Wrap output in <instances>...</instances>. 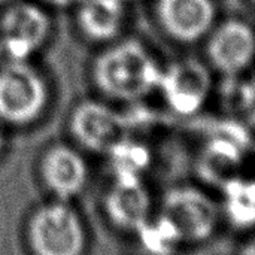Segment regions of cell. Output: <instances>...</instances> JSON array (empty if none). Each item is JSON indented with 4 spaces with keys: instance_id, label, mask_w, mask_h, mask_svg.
Listing matches in <instances>:
<instances>
[{
    "instance_id": "52a82bcc",
    "label": "cell",
    "mask_w": 255,
    "mask_h": 255,
    "mask_svg": "<svg viewBox=\"0 0 255 255\" xmlns=\"http://www.w3.org/2000/svg\"><path fill=\"white\" fill-rule=\"evenodd\" d=\"M206 54L224 75H238L255 60V31L242 19H229L211 30Z\"/></svg>"
},
{
    "instance_id": "603a6c76",
    "label": "cell",
    "mask_w": 255,
    "mask_h": 255,
    "mask_svg": "<svg viewBox=\"0 0 255 255\" xmlns=\"http://www.w3.org/2000/svg\"><path fill=\"white\" fill-rule=\"evenodd\" d=\"M253 1H254V3H255V0H253Z\"/></svg>"
},
{
    "instance_id": "5bb4252c",
    "label": "cell",
    "mask_w": 255,
    "mask_h": 255,
    "mask_svg": "<svg viewBox=\"0 0 255 255\" xmlns=\"http://www.w3.org/2000/svg\"><path fill=\"white\" fill-rule=\"evenodd\" d=\"M108 155L114 178H143L151 164V152L146 145L126 136L108 151Z\"/></svg>"
},
{
    "instance_id": "2e32d148",
    "label": "cell",
    "mask_w": 255,
    "mask_h": 255,
    "mask_svg": "<svg viewBox=\"0 0 255 255\" xmlns=\"http://www.w3.org/2000/svg\"><path fill=\"white\" fill-rule=\"evenodd\" d=\"M239 108L245 120L255 127V73L245 79L239 88Z\"/></svg>"
},
{
    "instance_id": "9a60e30c",
    "label": "cell",
    "mask_w": 255,
    "mask_h": 255,
    "mask_svg": "<svg viewBox=\"0 0 255 255\" xmlns=\"http://www.w3.org/2000/svg\"><path fill=\"white\" fill-rule=\"evenodd\" d=\"M134 235H137L142 250L148 255H175L184 247L178 233L158 214Z\"/></svg>"
},
{
    "instance_id": "8992f818",
    "label": "cell",
    "mask_w": 255,
    "mask_h": 255,
    "mask_svg": "<svg viewBox=\"0 0 255 255\" xmlns=\"http://www.w3.org/2000/svg\"><path fill=\"white\" fill-rule=\"evenodd\" d=\"M49 18L31 3L12 4L0 21V45L9 60L25 61L48 39Z\"/></svg>"
},
{
    "instance_id": "7a4b0ae2",
    "label": "cell",
    "mask_w": 255,
    "mask_h": 255,
    "mask_svg": "<svg viewBox=\"0 0 255 255\" xmlns=\"http://www.w3.org/2000/svg\"><path fill=\"white\" fill-rule=\"evenodd\" d=\"M157 214L172 226L184 245L211 239L221 218L220 205L208 193L194 187H178L167 191Z\"/></svg>"
},
{
    "instance_id": "ba28073f",
    "label": "cell",
    "mask_w": 255,
    "mask_h": 255,
    "mask_svg": "<svg viewBox=\"0 0 255 255\" xmlns=\"http://www.w3.org/2000/svg\"><path fill=\"white\" fill-rule=\"evenodd\" d=\"M155 15L172 39L191 43L211 33L217 7L214 0H157Z\"/></svg>"
},
{
    "instance_id": "7402d4cb",
    "label": "cell",
    "mask_w": 255,
    "mask_h": 255,
    "mask_svg": "<svg viewBox=\"0 0 255 255\" xmlns=\"http://www.w3.org/2000/svg\"><path fill=\"white\" fill-rule=\"evenodd\" d=\"M123 1H124V3H126V1H131V0H123Z\"/></svg>"
},
{
    "instance_id": "ffe728a7",
    "label": "cell",
    "mask_w": 255,
    "mask_h": 255,
    "mask_svg": "<svg viewBox=\"0 0 255 255\" xmlns=\"http://www.w3.org/2000/svg\"><path fill=\"white\" fill-rule=\"evenodd\" d=\"M3 1H9V0H0V3H3Z\"/></svg>"
},
{
    "instance_id": "d6986e66",
    "label": "cell",
    "mask_w": 255,
    "mask_h": 255,
    "mask_svg": "<svg viewBox=\"0 0 255 255\" xmlns=\"http://www.w3.org/2000/svg\"><path fill=\"white\" fill-rule=\"evenodd\" d=\"M253 151L255 152V143H253Z\"/></svg>"
},
{
    "instance_id": "e0dca14e",
    "label": "cell",
    "mask_w": 255,
    "mask_h": 255,
    "mask_svg": "<svg viewBox=\"0 0 255 255\" xmlns=\"http://www.w3.org/2000/svg\"><path fill=\"white\" fill-rule=\"evenodd\" d=\"M239 255H255V235L251 236L250 241H247V244L242 247Z\"/></svg>"
},
{
    "instance_id": "5b68a950",
    "label": "cell",
    "mask_w": 255,
    "mask_h": 255,
    "mask_svg": "<svg viewBox=\"0 0 255 255\" xmlns=\"http://www.w3.org/2000/svg\"><path fill=\"white\" fill-rule=\"evenodd\" d=\"M157 90L175 114L191 117L206 105L212 91V76L202 61L182 58L161 70Z\"/></svg>"
},
{
    "instance_id": "4fadbf2b",
    "label": "cell",
    "mask_w": 255,
    "mask_h": 255,
    "mask_svg": "<svg viewBox=\"0 0 255 255\" xmlns=\"http://www.w3.org/2000/svg\"><path fill=\"white\" fill-rule=\"evenodd\" d=\"M221 217L233 227L251 230L255 227V178L238 175L221 187Z\"/></svg>"
},
{
    "instance_id": "7c38bea8",
    "label": "cell",
    "mask_w": 255,
    "mask_h": 255,
    "mask_svg": "<svg viewBox=\"0 0 255 255\" xmlns=\"http://www.w3.org/2000/svg\"><path fill=\"white\" fill-rule=\"evenodd\" d=\"M78 22L82 33L94 42H109L124 24L123 0H81Z\"/></svg>"
},
{
    "instance_id": "277c9868",
    "label": "cell",
    "mask_w": 255,
    "mask_h": 255,
    "mask_svg": "<svg viewBox=\"0 0 255 255\" xmlns=\"http://www.w3.org/2000/svg\"><path fill=\"white\" fill-rule=\"evenodd\" d=\"M30 241L37 255H82L85 230L73 209L57 203L42 208L33 217Z\"/></svg>"
},
{
    "instance_id": "44dd1931",
    "label": "cell",
    "mask_w": 255,
    "mask_h": 255,
    "mask_svg": "<svg viewBox=\"0 0 255 255\" xmlns=\"http://www.w3.org/2000/svg\"><path fill=\"white\" fill-rule=\"evenodd\" d=\"M0 148H1V136H0Z\"/></svg>"
},
{
    "instance_id": "ac0fdd59",
    "label": "cell",
    "mask_w": 255,
    "mask_h": 255,
    "mask_svg": "<svg viewBox=\"0 0 255 255\" xmlns=\"http://www.w3.org/2000/svg\"><path fill=\"white\" fill-rule=\"evenodd\" d=\"M46 1L54 6H70V4L79 3L81 0H46Z\"/></svg>"
},
{
    "instance_id": "3957f363",
    "label": "cell",
    "mask_w": 255,
    "mask_h": 255,
    "mask_svg": "<svg viewBox=\"0 0 255 255\" xmlns=\"http://www.w3.org/2000/svg\"><path fill=\"white\" fill-rule=\"evenodd\" d=\"M48 102L43 78L25 61L9 60L0 67V118L10 124L34 121Z\"/></svg>"
},
{
    "instance_id": "30bf717a",
    "label": "cell",
    "mask_w": 255,
    "mask_h": 255,
    "mask_svg": "<svg viewBox=\"0 0 255 255\" xmlns=\"http://www.w3.org/2000/svg\"><path fill=\"white\" fill-rule=\"evenodd\" d=\"M126 118L99 102L81 103L72 115L73 136L88 149L108 152L126 133Z\"/></svg>"
},
{
    "instance_id": "8fae6325",
    "label": "cell",
    "mask_w": 255,
    "mask_h": 255,
    "mask_svg": "<svg viewBox=\"0 0 255 255\" xmlns=\"http://www.w3.org/2000/svg\"><path fill=\"white\" fill-rule=\"evenodd\" d=\"M84 158L67 146L52 148L43 160V176L49 188L61 199H70L82 191L87 182Z\"/></svg>"
},
{
    "instance_id": "6da1fadb",
    "label": "cell",
    "mask_w": 255,
    "mask_h": 255,
    "mask_svg": "<svg viewBox=\"0 0 255 255\" xmlns=\"http://www.w3.org/2000/svg\"><path fill=\"white\" fill-rule=\"evenodd\" d=\"M161 69L146 46L128 39L106 48L94 61L96 87L120 102H137L158 88Z\"/></svg>"
},
{
    "instance_id": "9c48e42d",
    "label": "cell",
    "mask_w": 255,
    "mask_h": 255,
    "mask_svg": "<svg viewBox=\"0 0 255 255\" xmlns=\"http://www.w3.org/2000/svg\"><path fill=\"white\" fill-rule=\"evenodd\" d=\"M105 209L111 223L128 233H136L154 217L152 196L142 178H114Z\"/></svg>"
}]
</instances>
